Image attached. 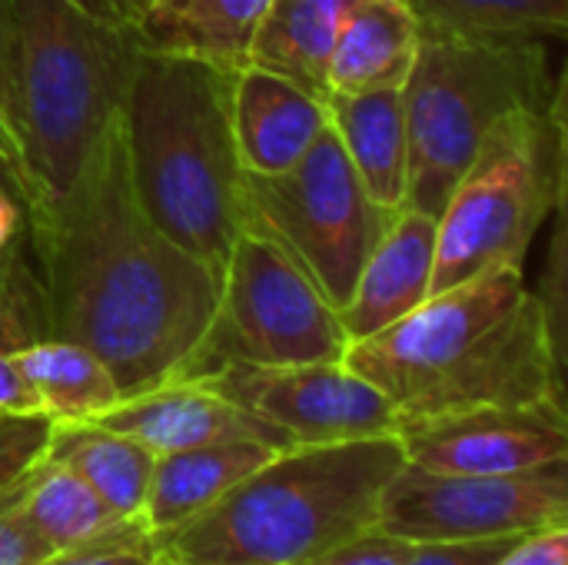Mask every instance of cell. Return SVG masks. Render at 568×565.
<instances>
[{
	"label": "cell",
	"mask_w": 568,
	"mask_h": 565,
	"mask_svg": "<svg viewBox=\"0 0 568 565\" xmlns=\"http://www.w3.org/2000/svg\"><path fill=\"white\" fill-rule=\"evenodd\" d=\"M30 250L50 336L97 353L123 400L176 383L213 320L220 276L143 213L120 113L60 196L30 200Z\"/></svg>",
	"instance_id": "1"
},
{
	"label": "cell",
	"mask_w": 568,
	"mask_h": 565,
	"mask_svg": "<svg viewBox=\"0 0 568 565\" xmlns=\"http://www.w3.org/2000/svg\"><path fill=\"white\" fill-rule=\"evenodd\" d=\"M343 363L393 403L399 423L486 406L566 410V363L516 266L433 293L383 333L349 343Z\"/></svg>",
	"instance_id": "2"
},
{
	"label": "cell",
	"mask_w": 568,
	"mask_h": 565,
	"mask_svg": "<svg viewBox=\"0 0 568 565\" xmlns=\"http://www.w3.org/2000/svg\"><path fill=\"white\" fill-rule=\"evenodd\" d=\"M233 77L230 67L143 47L120 107L143 213L216 276L250 220L233 137Z\"/></svg>",
	"instance_id": "3"
},
{
	"label": "cell",
	"mask_w": 568,
	"mask_h": 565,
	"mask_svg": "<svg viewBox=\"0 0 568 565\" xmlns=\"http://www.w3.org/2000/svg\"><path fill=\"white\" fill-rule=\"evenodd\" d=\"M406 463L396 436L290 446L196 519L156 536L183 565H300L376 526Z\"/></svg>",
	"instance_id": "4"
},
{
	"label": "cell",
	"mask_w": 568,
	"mask_h": 565,
	"mask_svg": "<svg viewBox=\"0 0 568 565\" xmlns=\"http://www.w3.org/2000/svg\"><path fill=\"white\" fill-rule=\"evenodd\" d=\"M146 40L77 0H13V133L33 200L60 196L120 113Z\"/></svg>",
	"instance_id": "5"
},
{
	"label": "cell",
	"mask_w": 568,
	"mask_h": 565,
	"mask_svg": "<svg viewBox=\"0 0 568 565\" xmlns=\"http://www.w3.org/2000/svg\"><path fill=\"white\" fill-rule=\"evenodd\" d=\"M562 83L546 43H476L423 30L403 83L406 206L439 216L489 127L513 110H549Z\"/></svg>",
	"instance_id": "6"
},
{
	"label": "cell",
	"mask_w": 568,
	"mask_h": 565,
	"mask_svg": "<svg viewBox=\"0 0 568 565\" xmlns=\"http://www.w3.org/2000/svg\"><path fill=\"white\" fill-rule=\"evenodd\" d=\"M566 83L549 110H513L479 143L436 216L433 293L489 270H523L539 226L566 206Z\"/></svg>",
	"instance_id": "7"
},
{
	"label": "cell",
	"mask_w": 568,
	"mask_h": 565,
	"mask_svg": "<svg viewBox=\"0 0 568 565\" xmlns=\"http://www.w3.org/2000/svg\"><path fill=\"white\" fill-rule=\"evenodd\" d=\"M346 350L339 310L273 236L246 226L223 266L213 320L176 383L223 366L336 363Z\"/></svg>",
	"instance_id": "8"
},
{
	"label": "cell",
	"mask_w": 568,
	"mask_h": 565,
	"mask_svg": "<svg viewBox=\"0 0 568 565\" xmlns=\"http://www.w3.org/2000/svg\"><path fill=\"white\" fill-rule=\"evenodd\" d=\"M246 226L273 236L336 310L349 300L369 250L399 213L369 200L333 130L290 170L276 176L246 173Z\"/></svg>",
	"instance_id": "9"
},
{
	"label": "cell",
	"mask_w": 568,
	"mask_h": 565,
	"mask_svg": "<svg viewBox=\"0 0 568 565\" xmlns=\"http://www.w3.org/2000/svg\"><path fill=\"white\" fill-rule=\"evenodd\" d=\"M376 526L409 543L513 539L568 526V460L503 476L429 473L403 463L379 496Z\"/></svg>",
	"instance_id": "10"
},
{
	"label": "cell",
	"mask_w": 568,
	"mask_h": 565,
	"mask_svg": "<svg viewBox=\"0 0 568 565\" xmlns=\"http://www.w3.org/2000/svg\"><path fill=\"white\" fill-rule=\"evenodd\" d=\"M193 383L250 410L280 430L290 446H333L396 436L399 430L393 403L343 360L300 366H223Z\"/></svg>",
	"instance_id": "11"
},
{
	"label": "cell",
	"mask_w": 568,
	"mask_h": 565,
	"mask_svg": "<svg viewBox=\"0 0 568 565\" xmlns=\"http://www.w3.org/2000/svg\"><path fill=\"white\" fill-rule=\"evenodd\" d=\"M406 463L429 473L503 476L568 460V413L556 406H486L396 430Z\"/></svg>",
	"instance_id": "12"
},
{
	"label": "cell",
	"mask_w": 568,
	"mask_h": 565,
	"mask_svg": "<svg viewBox=\"0 0 568 565\" xmlns=\"http://www.w3.org/2000/svg\"><path fill=\"white\" fill-rule=\"evenodd\" d=\"M97 423L143 443L156 456L213 443H266L273 450H290V440L280 430L200 383H166L120 400Z\"/></svg>",
	"instance_id": "13"
},
{
	"label": "cell",
	"mask_w": 568,
	"mask_h": 565,
	"mask_svg": "<svg viewBox=\"0 0 568 565\" xmlns=\"http://www.w3.org/2000/svg\"><path fill=\"white\" fill-rule=\"evenodd\" d=\"M436 216L403 206L369 250L339 323L349 343L369 340L433 296Z\"/></svg>",
	"instance_id": "14"
},
{
	"label": "cell",
	"mask_w": 568,
	"mask_h": 565,
	"mask_svg": "<svg viewBox=\"0 0 568 565\" xmlns=\"http://www.w3.org/2000/svg\"><path fill=\"white\" fill-rule=\"evenodd\" d=\"M233 137L250 176H276L329 130L326 100L283 73L246 63L233 77Z\"/></svg>",
	"instance_id": "15"
},
{
	"label": "cell",
	"mask_w": 568,
	"mask_h": 565,
	"mask_svg": "<svg viewBox=\"0 0 568 565\" xmlns=\"http://www.w3.org/2000/svg\"><path fill=\"white\" fill-rule=\"evenodd\" d=\"M329 130L339 140L363 190L383 210L406 206L409 186V137L403 90L326 93Z\"/></svg>",
	"instance_id": "16"
},
{
	"label": "cell",
	"mask_w": 568,
	"mask_h": 565,
	"mask_svg": "<svg viewBox=\"0 0 568 565\" xmlns=\"http://www.w3.org/2000/svg\"><path fill=\"white\" fill-rule=\"evenodd\" d=\"M276 453L283 450H273L266 443H213L156 456L140 516L143 526L156 539L196 519Z\"/></svg>",
	"instance_id": "17"
},
{
	"label": "cell",
	"mask_w": 568,
	"mask_h": 565,
	"mask_svg": "<svg viewBox=\"0 0 568 565\" xmlns=\"http://www.w3.org/2000/svg\"><path fill=\"white\" fill-rule=\"evenodd\" d=\"M419 20L406 0L356 3L329 53V93L403 90L419 53Z\"/></svg>",
	"instance_id": "18"
},
{
	"label": "cell",
	"mask_w": 568,
	"mask_h": 565,
	"mask_svg": "<svg viewBox=\"0 0 568 565\" xmlns=\"http://www.w3.org/2000/svg\"><path fill=\"white\" fill-rule=\"evenodd\" d=\"M43 460L73 470L123 519L143 516V503L156 463V453H150L143 443L116 430H106L100 423H70V426L53 423Z\"/></svg>",
	"instance_id": "19"
},
{
	"label": "cell",
	"mask_w": 568,
	"mask_h": 565,
	"mask_svg": "<svg viewBox=\"0 0 568 565\" xmlns=\"http://www.w3.org/2000/svg\"><path fill=\"white\" fill-rule=\"evenodd\" d=\"M363 0H273L253 40L250 63L290 77L326 100V67L346 17Z\"/></svg>",
	"instance_id": "20"
},
{
	"label": "cell",
	"mask_w": 568,
	"mask_h": 565,
	"mask_svg": "<svg viewBox=\"0 0 568 565\" xmlns=\"http://www.w3.org/2000/svg\"><path fill=\"white\" fill-rule=\"evenodd\" d=\"M17 366L40 413L57 426L97 423L123 400L103 360L63 336H43L23 346Z\"/></svg>",
	"instance_id": "21"
},
{
	"label": "cell",
	"mask_w": 568,
	"mask_h": 565,
	"mask_svg": "<svg viewBox=\"0 0 568 565\" xmlns=\"http://www.w3.org/2000/svg\"><path fill=\"white\" fill-rule=\"evenodd\" d=\"M17 509L27 529L50 553L87 546L130 523L120 513H113L73 470L43 456L23 476Z\"/></svg>",
	"instance_id": "22"
},
{
	"label": "cell",
	"mask_w": 568,
	"mask_h": 565,
	"mask_svg": "<svg viewBox=\"0 0 568 565\" xmlns=\"http://www.w3.org/2000/svg\"><path fill=\"white\" fill-rule=\"evenodd\" d=\"M43 336H50L47 300H43V283H40L30 236H27L0 250V416L40 413L17 366V353Z\"/></svg>",
	"instance_id": "23"
},
{
	"label": "cell",
	"mask_w": 568,
	"mask_h": 565,
	"mask_svg": "<svg viewBox=\"0 0 568 565\" xmlns=\"http://www.w3.org/2000/svg\"><path fill=\"white\" fill-rule=\"evenodd\" d=\"M419 30L476 43H546L568 30V0H406Z\"/></svg>",
	"instance_id": "24"
},
{
	"label": "cell",
	"mask_w": 568,
	"mask_h": 565,
	"mask_svg": "<svg viewBox=\"0 0 568 565\" xmlns=\"http://www.w3.org/2000/svg\"><path fill=\"white\" fill-rule=\"evenodd\" d=\"M270 3L273 0H183L180 10L146 30L143 40L150 50L243 70Z\"/></svg>",
	"instance_id": "25"
},
{
	"label": "cell",
	"mask_w": 568,
	"mask_h": 565,
	"mask_svg": "<svg viewBox=\"0 0 568 565\" xmlns=\"http://www.w3.org/2000/svg\"><path fill=\"white\" fill-rule=\"evenodd\" d=\"M556 230L549 240V253L542 263V276L539 286L532 290L536 306L542 313V326L546 336L556 350V356L566 363V330H568V243H566V206H559L556 213Z\"/></svg>",
	"instance_id": "26"
},
{
	"label": "cell",
	"mask_w": 568,
	"mask_h": 565,
	"mask_svg": "<svg viewBox=\"0 0 568 565\" xmlns=\"http://www.w3.org/2000/svg\"><path fill=\"white\" fill-rule=\"evenodd\" d=\"M156 553L160 549H156V539L150 536V529L140 519H130L103 539L50 553L37 565H153Z\"/></svg>",
	"instance_id": "27"
},
{
	"label": "cell",
	"mask_w": 568,
	"mask_h": 565,
	"mask_svg": "<svg viewBox=\"0 0 568 565\" xmlns=\"http://www.w3.org/2000/svg\"><path fill=\"white\" fill-rule=\"evenodd\" d=\"M47 416H0V493L10 490L47 450L50 440Z\"/></svg>",
	"instance_id": "28"
},
{
	"label": "cell",
	"mask_w": 568,
	"mask_h": 565,
	"mask_svg": "<svg viewBox=\"0 0 568 565\" xmlns=\"http://www.w3.org/2000/svg\"><path fill=\"white\" fill-rule=\"evenodd\" d=\"M413 543L409 539H399L393 533H383L379 526L306 559L300 565H403V559L409 556Z\"/></svg>",
	"instance_id": "29"
},
{
	"label": "cell",
	"mask_w": 568,
	"mask_h": 565,
	"mask_svg": "<svg viewBox=\"0 0 568 565\" xmlns=\"http://www.w3.org/2000/svg\"><path fill=\"white\" fill-rule=\"evenodd\" d=\"M30 473V470H27ZM23 473V476H27ZM23 476L0 493V565H37L40 559L50 556V549L27 529V523L20 519V490H23Z\"/></svg>",
	"instance_id": "30"
},
{
	"label": "cell",
	"mask_w": 568,
	"mask_h": 565,
	"mask_svg": "<svg viewBox=\"0 0 568 565\" xmlns=\"http://www.w3.org/2000/svg\"><path fill=\"white\" fill-rule=\"evenodd\" d=\"M519 539V536H513ZM513 539H473V543H413L403 565H493Z\"/></svg>",
	"instance_id": "31"
},
{
	"label": "cell",
	"mask_w": 568,
	"mask_h": 565,
	"mask_svg": "<svg viewBox=\"0 0 568 565\" xmlns=\"http://www.w3.org/2000/svg\"><path fill=\"white\" fill-rule=\"evenodd\" d=\"M493 565H568V526L536 529L513 539Z\"/></svg>",
	"instance_id": "32"
},
{
	"label": "cell",
	"mask_w": 568,
	"mask_h": 565,
	"mask_svg": "<svg viewBox=\"0 0 568 565\" xmlns=\"http://www.w3.org/2000/svg\"><path fill=\"white\" fill-rule=\"evenodd\" d=\"M0 117L13 127V0H0Z\"/></svg>",
	"instance_id": "33"
},
{
	"label": "cell",
	"mask_w": 568,
	"mask_h": 565,
	"mask_svg": "<svg viewBox=\"0 0 568 565\" xmlns=\"http://www.w3.org/2000/svg\"><path fill=\"white\" fill-rule=\"evenodd\" d=\"M87 13L116 23V27H133L143 33V20L150 13V0H77Z\"/></svg>",
	"instance_id": "34"
},
{
	"label": "cell",
	"mask_w": 568,
	"mask_h": 565,
	"mask_svg": "<svg viewBox=\"0 0 568 565\" xmlns=\"http://www.w3.org/2000/svg\"><path fill=\"white\" fill-rule=\"evenodd\" d=\"M0 163L27 186V193H30V200H33V190H30V183H27V173H23V157H20V143H17V133H13V127L0 117Z\"/></svg>",
	"instance_id": "35"
},
{
	"label": "cell",
	"mask_w": 568,
	"mask_h": 565,
	"mask_svg": "<svg viewBox=\"0 0 568 565\" xmlns=\"http://www.w3.org/2000/svg\"><path fill=\"white\" fill-rule=\"evenodd\" d=\"M180 3H183V0H150V13H146V20H143V33L153 30V27H160L163 20H170V17L180 10Z\"/></svg>",
	"instance_id": "36"
},
{
	"label": "cell",
	"mask_w": 568,
	"mask_h": 565,
	"mask_svg": "<svg viewBox=\"0 0 568 565\" xmlns=\"http://www.w3.org/2000/svg\"><path fill=\"white\" fill-rule=\"evenodd\" d=\"M153 565H183L180 559H173V556H166V553H156V563Z\"/></svg>",
	"instance_id": "37"
}]
</instances>
